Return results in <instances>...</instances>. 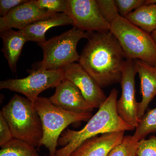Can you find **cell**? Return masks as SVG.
Listing matches in <instances>:
<instances>
[{
  "instance_id": "obj_14",
  "label": "cell",
  "mask_w": 156,
  "mask_h": 156,
  "mask_svg": "<svg viewBox=\"0 0 156 156\" xmlns=\"http://www.w3.org/2000/svg\"><path fill=\"white\" fill-rule=\"evenodd\" d=\"M137 73L140 82L142 100L138 103L139 119L144 115L149 104L156 95V67L136 60Z\"/></svg>"
},
{
  "instance_id": "obj_21",
  "label": "cell",
  "mask_w": 156,
  "mask_h": 156,
  "mask_svg": "<svg viewBox=\"0 0 156 156\" xmlns=\"http://www.w3.org/2000/svg\"><path fill=\"white\" fill-rule=\"evenodd\" d=\"M97 2L102 16L110 24L120 16L115 1L97 0Z\"/></svg>"
},
{
  "instance_id": "obj_11",
  "label": "cell",
  "mask_w": 156,
  "mask_h": 156,
  "mask_svg": "<svg viewBox=\"0 0 156 156\" xmlns=\"http://www.w3.org/2000/svg\"><path fill=\"white\" fill-rule=\"evenodd\" d=\"M56 14L39 8L33 0L27 1L12 9L6 16L0 17V32L12 28L20 30Z\"/></svg>"
},
{
  "instance_id": "obj_19",
  "label": "cell",
  "mask_w": 156,
  "mask_h": 156,
  "mask_svg": "<svg viewBox=\"0 0 156 156\" xmlns=\"http://www.w3.org/2000/svg\"><path fill=\"white\" fill-rule=\"evenodd\" d=\"M151 133H156V107L148 109L139 119L133 136L139 141Z\"/></svg>"
},
{
  "instance_id": "obj_5",
  "label": "cell",
  "mask_w": 156,
  "mask_h": 156,
  "mask_svg": "<svg viewBox=\"0 0 156 156\" xmlns=\"http://www.w3.org/2000/svg\"><path fill=\"white\" fill-rule=\"evenodd\" d=\"M110 31L119 43L126 59L141 60L156 67V44L151 34L120 15L111 23Z\"/></svg>"
},
{
  "instance_id": "obj_22",
  "label": "cell",
  "mask_w": 156,
  "mask_h": 156,
  "mask_svg": "<svg viewBox=\"0 0 156 156\" xmlns=\"http://www.w3.org/2000/svg\"><path fill=\"white\" fill-rule=\"evenodd\" d=\"M41 9L54 13H65L67 9L66 0H33Z\"/></svg>"
},
{
  "instance_id": "obj_26",
  "label": "cell",
  "mask_w": 156,
  "mask_h": 156,
  "mask_svg": "<svg viewBox=\"0 0 156 156\" xmlns=\"http://www.w3.org/2000/svg\"><path fill=\"white\" fill-rule=\"evenodd\" d=\"M27 0H1L0 15L1 17L6 16L15 7L27 2Z\"/></svg>"
},
{
  "instance_id": "obj_12",
  "label": "cell",
  "mask_w": 156,
  "mask_h": 156,
  "mask_svg": "<svg viewBox=\"0 0 156 156\" xmlns=\"http://www.w3.org/2000/svg\"><path fill=\"white\" fill-rule=\"evenodd\" d=\"M49 99L55 106L76 113H90L94 109L87 102L78 87L66 79L56 87L55 93Z\"/></svg>"
},
{
  "instance_id": "obj_10",
  "label": "cell",
  "mask_w": 156,
  "mask_h": 156,
  "mask_svg": "<svg viewBox=\"0 0 156 156\" xmlns=\"http://www.w3.org/2000/svg\"><path fill=\"white\" fill-rule=\"evenodd\" d=\"M64 79L80 89L87 102L94 108H99L107 98L101 87L79 63H73L62 69Z\"/></svg>"
},
{
  "instance_id": "obj_25",
  "label": "cell",
  "mask_w": 156,
  "mask_h": 156,
  "mask_svg": "<svg viewBox=\"0 0 156 156\" xmlns=\"http://www.w3.org/2000/svg\"><path fill=\"white\" fill-rule=\"evenodd\" d=\"M13 138L9 125L0 112V146L5 145Z\"/></svg>"
},
{
  "instance_id": "obj_6",
  "label": "cell",
  "mask_w": 156,
  "mask_h": 156,
  "mask_svg": "<svg viewBox=\"0 0 156 156\" xmlns=\"http://www.w3.org/2000/svg\"><path fill=\"white\" fill-rule=\"evenodd\" d=\"M74 27L59 35L38 44L43 51V58L34 69H62L76 61L80 55L77 46L81 39H88L92 34Z\"/></svg>"
},
{
  "instance_id": "obj_1",
  "label": "cell",
  "mask_w": 156,
  "mask_h": 156,
  "mask_svg": "<svg viewBox=\"0 0 156 156\" xmlns=\"http://www.w3.org/2000/svg\"><path fill=\"white\" fill-rule=\"evenodd\" d=\"M79 59L80 65L101 88L120 83L126 55L111 32H92Z\"/></svg>"
},
{
  "instance_id": "obj_7",
  "label": "cell",
  "mask_w": 156,
  "mask_h": 156,
  "mask_svg": "<svg viewBox=\"0 0 156 156\" xmlns=\"http://www.w3.org/2000/svg\"><path fill=\"white\" fill-rule=\"evenodd\" d=\"M64 79L62 69H37L31 71L26 77L1 81L0 89L18 92L34 103L42 92L49 88H56Z\"/></svg>"
},
{
  "instance_id": "obj_29",
  "label": "cell",
  "mask_w": 156,
  "mask_h": 156,
  "mask_svg": "<svg viewBox=\"0 0 156 156\" xmlns=\"http://www.w3.org/2000/svg\"><path fill=\"white\" fill-rule=\"evenodd\" d=\"M45 156H47L45 155Z\"/></svg>"
},
{
  "instance_id": "obj_17",
  "label": "cell",
  "mask_w": 156,
  "mask_h": 156,
  "mask_svg": "<svg viewBox=\"0 0 156 156\" xmlns=\"http://www.w3.org/2000/svg\"><path fill=\"white\" fill-rule=\"evenodd\" d=\"M126 18L132 24L151 34L156 30V3L141 6L128 14Z\"/></svg>"
},
{
  "instance_id": "obj_27",
  "label": "cell",
  "mask_w": 156,
  "mask_h": 156,
  "mask_svg": "<svg viewBox=\"0 0 156 156\" xmlns=\"http://www.w3.org/2000/svg\"><path fill=\"white\" fill-rule=\"evenodd\" d=\"M151 34L156 44V30L154 31Z\"/></svg>"
},
{
  "instance_id": "obj_2",
  "label": "cell",
  "mask_w": 156,
  "mask_h": 156,
  "mask_svg": "<svg viewBox=\"0 0 156 156\" xmlns=\"http://www.w3.org/2000/svg\"><path fill=\"white\" fill-rule=\"evenodd\" d=\"M118 94L116 89H112L97 112L81 130L68 129L61 134L58 144L62 147L57 150L56 156H70L83 143L98 134L134 130L118 114L116 109Z\"/></svg>"
},
{
  "instance_id": "obj_18",
  "label": "cell",
  "mask_w": 156,
  "mask_h": 156,
  "mask_svg": "<svg viewBox=\"0 0 156 156\" xmlns=\"http://www.w3.org/2000/svg\"><path fill=\"white\" fill-rule=\"evenodd\" d=\"M0 156H39V154L33 146L13 138L1 147Z\"/></svg>"
},
{
  "instance_id": "obj_4",
  "label": "cell",
  "mask_w": 156,
  "mask_h": 156,
  "mask_svg": "<svg viewBox=\"0 0 156 156\" xmlns=\"http://www.w3.org/2000/svg\"><path fill=\"white\" fill-rule=\"evenodd\" d=\"M34 103L43 129L40 146L47 148L50 156H56L58 139L68 126L76 122L89 121L92 116V113L79 114L64 110L54 105L49 98L39 97Z\"/></svg>"
},
{
  "instance_id": "obj_15",
  "label": "cell",
  "mask_w": 156,
  "mask_h": 156,
  "mask_svg": "<svg viewBox=\"0 0 156 156\" xmlns=\"http://www.w3.org/2000/svg\"><path fill=\"white\" fill-rule=\"evenodd\" d=\"M73 25L72 20L65 13H57L51 17L37 21L20 30L25 35L28 41L41 44L46 41L45 34L56 27Z\"/></svg>"
},
{
  "instance_id": "obj_20",
  "label": "cell",
  "mask_w": 156,
  "mask_h": 156,
  "mask_svg": "<svg viewBox=\"0 0 156 156\" xmlns=\"http://www.w3.org/2000/svg\"><path fill=\"white\" fill-rule=\"evenodd\" d=\"M138 142L133 136H125L122 142L115 146L107 156H136Z\"/></svg>"
},
{
  "instance_id": "obj_24",
  "label": "cell",
  "mask_w": 156,
  "mask_h": 156,
  "mask_svg": "<svg viewBox=\"0 0 156 156\" xmlns=\"http://www.w3.org/2000/svg\"><path fill=\"white\" fill-rule=\"evenodd\" d=\"M115 3L121 17L126 18L131 11L136 10L145 5L144 0H115Z\"/></svg>"
},
{
  "instance_id": "obj_23",
  "label": "cell",
  "mask_w": 156,
  "mask_h": 156,
  "mask_svg": "<svg viewBox=\"0 0 156 156\" xmlns=\"http://www.w3.org/2000/svg\"><path fill=\"white\" fill-rule=\"evenodd\" d=\"M136 156H156V136L138 141Z\"/></svg>"
},
{
  "instance_id": "obj_3",
  "label": "cell",
  "mask_w": 156,
  "mask_h": 156,
  "mask_svg": "<svg viewBox=\"0 0 156 156\" xmlns=\"http://www.w3.org/2000/svg\"><path fill=\"white\" fill-rule=\"evenodd\" d=\"M0 112L9 125L14 138L35 147L40 146L43 129L33 102L15 94Z\"/></svg>"
},
{
  "instance_id": "obj_13",
  "label": "cell",
  "mask_w": 156,
  "mask_h": 156,
  "mask_svg": "<svg viewBox=\"0 0 156 156\" xmlns=\"http://www.w3.org/2000/svg\"><path fill=\"white\" fill-rule=\"evenodd\" d=\"M125 131L101 134L87 140L70 156H107L115 146L122 142Z\"/></svg>"
},
{
  "instance_id": "obj_28",
  "label": "cell",
  "mask_w": 156,
  "mask_h": 156,
  "mask_svg": "<svg viewBox=\"0 0 156 156\" xmlns=\"http://www.w3.org/2000/svg\"><path fill=\"white\" fill-rule=\"evenodd\" d=\"M153 3H156V0H147L146 1L145 5L153 4Z\"/></svg>"
},
{
  "instance_id": "obj_9",
  "label": "cell",
  "mask_w": 156,
  "mask_h": 156,
  "mask_svg": "<svg viewBox=\"0 0 156 156\" xmlns=\"http://www.w3.org/2000/svg\"><path fill=\"white\" fill-rule=\"evenodd\" d=\"M136 73V60L126 59L123 64L120 82L122 95L116 103L117 111L120 118L134 129L139 121L138 102L135 97V78Z\"/></svg>"
},
{
  "instance_id": "obj_16",
  "label": "cell",
  "mask_w": 156,
  "mask_h": 156,
  "mask_svg": "<svg viewBox=\"0 0 156 156\" xmlns=\"http://www.w3.org/2000/svg\"><path fill=\"white\" fill-rule=\"evenodd\" d=\"M0 37L3 42L2 51L8 61L11 71L16 72L17 62L24 44L28 41L27 39L20 30L12 29L1 32Z\"/></svg>"
},
{
  "instance_id": "obj_8",
  "label": "cell",
  "mask_w": 156,
  "mask_h": 156,
  "mask_svg": "<svg viewBox=\"0 0 156 156\" xmlns=\"http://www.w3.org/2000/svg\"><path fill=\"white\" fill-rule=\"evenodd\" d=\"M65 14L73 21L74 27L91 32L110 31L111 24L101 13L97 0H66Z\"/></svg>"
}]
</instances>
